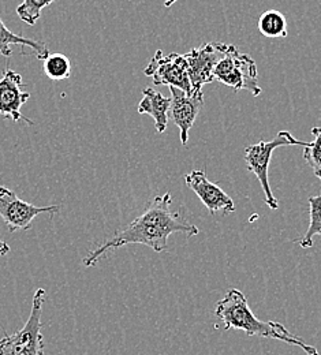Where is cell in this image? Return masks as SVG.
<instances>
[{
  "label": "cell",
  "mask_w": 321,
  "mask_h": 355,
  "mask_svg": "<svg viewBox=\"0 0 321 355\" xmlns=\"http://www.w3.org/2000/svg\"><path fill=\"white\" fill-rule=\"evenodd\" d=\"M293 145L305 148L308 145V142L300 141V139L294 138L290 132L281 130L277 133L274 139L260 141L259 144L249 145L245 149V162H246L248 171L253 173L257 177L259 182L261 183L264 194H266V204L274 211L279 208V204H277V200H276V197L271 190V186H270L268 171H270L271 157H272V153L276 148L293 146Z\"/></svg>",
  "instance_id": "277c9868"
},
{
  "label": "cell",
  "mask_w": 321,
  "mask_h": 355,
  "mask_svg": "<svg viewBox=\"0 0 321 355\" xmlns=\"http://www.w3.org/2000/svg\"><path fill=\"white\" fill-rule=\"evenodd\" d=\"M171 204L173 197L170 193L155 197L137 219L89 252L83 260L84 266L92 268L110 250L128 245H144L156 253H162L167 249L170 235L177 232L187 236L197 235L200 230L194 224L184 222L177 212H173Z\"/></svg>",
  "instance_id": "6da1fadb"
},
{
  "label": "cell",
  "mask_w": 321,
  "mask_h": 355,
  "mask_svg": "<svg viewBox=\"0 0 321 355\" xmlns=\"http://www.w3.org/2000/svg\"><path fill=\"white\" fill-rule=\"evenodd\" d=\"M170 105L171 98L164 97L155 89L145 88L142 90V100L138 104V114L149 115L155 122L157 133H164L168 125Z\"/></svg>",
  "instance_id": "7c38bea8"
},
{
  "label": "cell",
  "mask_w": 321,
  "mask_h": 355,
  "mask_svg": "<svg viewBox=\"0 0 321 355\" xmlns=\"http://www.w3.org/2000/svg\"><path fill=\"white\" fill-rule=\"evenodd\" d=\"M215 314L223 322L225 329H239L249 336H260L280 340L286 345L302 349L306 355H319V350L275 321H263L249 308L248 300L238 288H229L225 298L216 304Z\"/></svg>",
  "instance_id": "7a4b0ae2"
},
{
  "label": "cell",
  "mask_w": 321,
  "mask_h": 355,
  "mask_svg": "<svg viewBox=\"0 0 321 355\" xmlns=\"http://www.w3.org/2000/svg\"><path fill=\"white\" fill-rule=\"evenodd\" d=\"M44 74L52 81H64L71 76V62L63 53H49L44 60Z\"/></svg>",
  "instance_id": "9a60e30c"
},
{
  "label": "cell",
  "mask_w": 321,
  "mask_h": 355,
  "mask_svg": "<svg viewBox=\"0 0 321 355\" xmlns=\"http://www.w3.org/2000/svg\"><path fill=\"white\" fill-rule=\"evenodd\" d=\"M53 0H24L17 7V14L25 24L33 26L42 17V11L48 7Z\"/></svg>",
  "instance_id": "ac0fdd59"
},
{
  "label": "cell",
  "mask_w": 321,
  "mask_h": 355,
  "mask_svg": "<svg viewBox=\"0 0 321 355\" xmlns=\"http://www.w3.org/2000/svg\"><path fill=\"white\" fill-rule=\"evenodd\" d=\"M8 253H10V246H8V243L0 239V256L4 257V256H7Z\"/></svg>",
  "instance_id": "d6986e66"
},
{
  "label": "cell",
  "mask_w": 321,
  "mask_h": 355,
  "mask_svg": "<svg viewBox=\"0 0 321 355\" xmlns=\"http://www.w3.org/2000/svg\"><path fill=\"white\" fill-rule=\"evenodd\" d=\"M184 180L186 184L197 194L201 202L207 207L211 215H216L218 212L229 215L235 211V204L232 198L218 184L211 182L205 171L194 170L184 177Z\"/></svg>",
  "instance_id": "30bf717a"
},
{
  "label": "cell",
  "mask_w": 321,
  "mask_h": 355,
  "mask_svg": "<svg viewBox=\"0 0 321 355\" xmlns=\"http://www.w3.org/2000/svg\"><path fill=\"white\" fill-rule=\"evenodd\" d=\"M171 92V105L170 115L174 123L180 129V137L182 145L187 144L190 129L193 128L202 105H204V93L202 89H193L190 93H186L181 89L170 87Z\"/></svg>",
  "instance_id": "9c48e42d"
},
{
  "label": "cell",
  "mask_w": 321,
  "mask_h": 355,
  "mask_svg": "<svg viewBox=\"0 0 321 355\" xmlns=\"http://www.w3.org/2000/svg\"><path fill=\"white\" fill-rule=\"evenodd\" d=\"M46 297L44 288L36 290L25 325L19 331L0 339V355H44V336L42 331Z\"/></svg>",
  "instance_id": "3957f363"
},
{
  "label": "cell",
  "mask_w": 321,
  "mask_h": 355,
  "mask_svg": "<svg viewBox=\"0 0 321 355\" xmlns=\"http://www.w3.org/2000/svg\"><path fill=\"white\" fill-rule=\"evenodd\" d=\"M309 228L305 232L304 238L300 241V246L304 249L313 246V238L316 235L321 236V196L309 198Z\"/></svg>",
  "instance_id": "2e32d148"
},
{
  "label": "cell",
  "mask_w": 321,
  "mask_h": 355,
  "mask_svg": "<svg viewBox=\"0 0 321 355\" xmlns=\"http://www.w3.org/2000/svg\"><path fill=\"white\" fill-rule=\"evenodd\" d=\"M24 88L21 74L7 69L0 78V115L14 122L25 121L29 126H33V122L21 114L22 105L31 98V93Z\"/></svg>",
  "instance_id": "8fae6325"
},
{
  "label": "cell",
  "mask_w": 321,
  "mask_h": 355,
  "mask_svg": "<svg viewBox=\"0 0 321 355\" xmlns=\"http://www.w3.org/2000/svg\"><path fill=\"white\" fill-rule=\"evenodd\" d=\"M177 1H178V0H166V1H164V6H166V7H171V6H174Z\"/></svg>",
  "instance_id": "ffe728a7"
},
{
  "label": "cell",
  "mask_w": 321,
  "mask_h": 355,
  "mask_svg": "<svg viewBox=\"0 0 321 355\" xmlns=\"http://www.w3.org/2000/svg\"><path fill=\"white\" fill-rule=\"evenodd\" d=\"M226 45L225 43H207L184 53L191 89H202L204 85L215 81L214 71L225 55Z\"/></svg>",
  "instance_id": "ba28073f"
},
{
  "label": "cell",
  "mask_w": 321,
  "mask_h": 355,
  "mask_svg": "<svg viewBox=\"0 0 321 355\" xmlns=\"http://www.w3.org/2000/svg\"><path fill=\"white\" fill-rule=\"evenodd\" d=\"M24 45L28 46L31 49H33V52L36 53V58L39 60H46V56L49 55V51L46 48V45L39 40H33V39H28L24 36H19L14 32H11L3 22V19L0 18V53L4 58H10L12 55V49L11 45Z\"/></svg>",
  "instance_id": "4fadbf2b"
},
{
  "label": "cell",
  "mask_w": 321,
  "mask_h": 355,
  "mask_svg": "<svg viewBox=\"0 0 321 355\" xmlns=\"http://www.w3.org/2000/svg\"><path fill=\"white\" fill-rule=\"evenodd\" d=\"M214 78L235 92L248 90L253 96L261 93L254 60L239 52L235 45H226L225 55L214 71Z\"/></svg>",
  "instance_id": "5b68a950"
},
{
  "label": "cell",
  "mask_w": 321,
  "mask_h": 355,
  "mask_svg": "<svg viewBox=\"0 0 321 355\" xmlns=\"http://www.w3.org/2000/svg\"><path fill=\"white\" fill-rule=\"evenodd\" d=\"M313 141L308 142L304 148V159L313 170L315 175L320 179L321 182V128L316 126L312 129Z\"/></svg>",
  "instance_id": "e0dca14e"
},
{
  "label": "cell",
  "mask_w": 321,
  "mask_h": 355,
  "mask_svg": "<svg viewBox=\"0 0 321 355\" xmlns=\"http://www.w3.org/2000/svg\"><path fill=\"white\" fill-rule=\"evenodd\" d=\"M259 31L268 39L287 37V18L277 10L264 11L259 18Z\"/></svg>",
  "instance_id": "5bb4252c"
},
{
  "label": "cell",
  "mask_w": 321,
  "mask_h": 355,
  "mask_svg": "<svg viewBox=\"0 0 321 355\" xmlns=\"http://www.w3.org/2000/svg\"><path fill=\"white\" fill-rule=\"evenodd\" d=\"M144 73L145 76L152 77L156 85L174 87L186 93L193 90L189 78L187 60L182 53L173 52L170 55H164L162 51H157L145 67Z\"/></svg>",
  "instance_id": "52a82bcc"
},
{
  "label": "cell",
  "mask_w": 321,
  "mask_h": 355,
  "mask_svg": "<svg viewBox=\"0 0 321 355\" xmlns=\"http://www.w3.org/2000/svg\"><path fill=\"white\" fill-rule=\"evenodd\" d=\"M58 205L36 207L22 201L10 189L0 186V218L6 223L10 232L28 231L32 228L33 220L42 214H56Z\"/></svg>",
  "instance_id": "8992f818"
}]
</instances>
